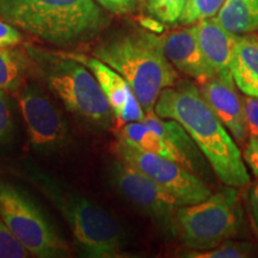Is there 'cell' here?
<instances>
[{
	"label": "cell",
	"instance_id": "6da1fadb",
	"mask_svg": "<svg viewBox=\"0 0 258 258\" xmlns=\"http://www.w3.org/2000/svg\"><path fill=\"white\" fill-rule=\"evenodd\" d=\"M154 112L161 118L177 121L188 132L225 185L238 189L250 184L239 147L195 84L183 82L164 89Z\"/></svg>",
	"mask_w": 258,
	"mask_h": 258
},
{
	"label": "cell",
	"instance_id": "7a4b0ae2",
	"mask_svg": "<svg viewBox=\"0 0 258 258\" xmlns=\"http://www.w3.org/2000/svg\"><path fill=\"white\" fill-rule=\"evenodd\" d=\"M0 19L62 48L92 40L109 22L95 0H0Z\"/></svg>",
	"mask_w": 258,
	"mask_h": 258
},
{
	"label": "cell",
	"instance_id": "3957f363",
	"mask_svg": "<svg viewBox=\"0 0 258 258\" xmlns=\"http://www.w3.org/2000/svg\"><path fill=\"white\" fill-rule=\"evenodd\" d=\"M92 54L127 80L146 114L154 112L160 92L176 85L179 79L156 32H118L97 44Z\"/></svg>",
	"mask_w": 258,
	"mask_h": 258
},
{
	"label": "cell",
	"instance_id": "277c9868",
	"mask_svg": "<svg viewBox=\"0 0 258 258\" xmlns=\"http://www.w3.org/2000/svg\"><path fill=\"white\" fill-rule=\"evenodd\" d=\"M23 175L40 190L69 224L80 250L88 257L114 258L123 256L124 234L120 224L109 212L85 196L61 184L38 167L24 166Z\"/></svg>",
	"mask_w": 258,
	"mask_h": 258
},
{
	"label": "cell",
	"instance_id": "5b68a950",
	"mask_svg": "<svg viewBox=\"0 0 258 258\" xmlns=\"http://www.w3.org/2000/svg\"><path fill=\"white\" fill-rule=\"evenodd\" d=\"M35 63V73L47 84L64 108L93 129L111 125L110 105L93 73L63 53L25 46Z\"/></svg>",
	"mask_w": 258,
	"mask_h": 258
},
{
	"label": "cell",
	"instance_id": "8992f818",
	"mask_svg": "<svg viewBox=\"0 0 258 258\" xmlns=\"http://www.w3.org/2000/svg\"><path fill=\"white\" fill-rule=\"evenodd\" d=\"M243 225L239 192L227 186L202 202L180 206L176 214L175 237L188 250H208L237 238Z\"/></svg>",
	"mask_w": 258,
	"mask_h": 258
},
{
	"label": "cell",
	"instance_id": "52a82bcc",
	"mask_svg": "<svg viewBox=\"0 0 258 258\" xmlns=\"http://www.w3.org/2000/svg\"><path fill=\"white\" fill-rule=\"evenodd\" d=\"M0 218L32 257L61 258L71 253L37 203L23 189L0 178Z\"/></svg>",
	"mask_w": 258,
	"mask_h": 258
},
{
	"label": "cell",
	"instance_id": "ba28073f",
	"mask_svg": "<svg viewBox=\"0 0 258 258\" xmlns=\"http://www.w3.org/2000/svg\"><path fill=\"white\" fill-rule=\"evenodd\" d=\"M110 179L127 201L164 233L175 237L176 214L180 205L166 189L120 158L111 165Z\"/></svg>",
	"mask_w": 258,
	"mask_h": 258
},
{
	"label": "cell",
	"instance_id": "9c48e42d",
	"mask_svg": "<svg viewBox=\"0 0 258 258\" xmlns=\"http://www.w3.org/2000/svg\"><path fill=\"white\" fill-rule=\"evenodd\" d=\"M115 152L120 159L166 189L180 206L202 202L212 194L198 175L176 161L140 150L122 139L116 143Z\"/></svg>",
	"mask_w": 258,
	"mask_h": 258
},
{
	"label": "cell",
	"instance_id": "30bf717a",
	"mask_svg": "<svg viewBox=\"0 0 258 258\" xmlns=\"http://www.w3.org/2000/svg\"><path fill=\"white\" fill-rule=\"evenodd\" d=\"M15 95L31 146L42 153H56L66 148L71 141L69 125L44 90L27 82Z\"/></svg>",
	"mask_w": 258,
	"mask_h": 258
},
{
	"label": "cell",
	"instance_id": "8fae6325",
	"mask_svg": "<svg viewBox=\"0 0 258 258\" xmlns=\"http://www.w3.org/2000/svg\"><path fill=\"white\" fill-rule=\"evenodd\" d=\"M63 54L83 63L93 73L110 105L112 116L117 122L118 128L131 122L144 120L146 112L134 95L131 85L120 73L95 56H86L78 53Z\"/></svg>",
	"mask_w": 258,
	"mask_h": 258
},
{
	"label": "cell",
	"instance_id": "7c38bea8",
	"mask_svg": "<svg viewBox=\"0 0 258 258\" xmlns=\"http://www.w3.org/2000/svg\"><path fill=\"white\" fill-rule=\"evenodd\" d=\"M237 89L230 71L213 76L201 84L200 91L234 140L244 143L249 133L245 123L243 99Z\"/></svg>",
	"mask_w": 258,
	"mask_h": 258
},
{
	"label": "cell",
	"instance_id": "4fadbf2b",
	"mask_svg": "<svg viewBox=\"0 0 258 258\" xmlns=\"http://www.w3.org/2000/svg\"><path fill=\"white\" fill-rule=\"evenodd\" d=\"M160 40L165 56L177 71L200 84L214 76L200 48L195 25L160 35Z\"/></svg>",
	"mask_w": 258,
	"mask_h": 258
},
{
	"label": "cell",
	"instance_id": "5bb4252c",
	"mask_svg": "<svg viewBox=\"0 0 258 258\" xmlns=\"http://www.w3.org/2000/svg\"><path fill=\"white\" fill-rule=\"evenodd\" d=\"M194 25L200 48L213 74L230 72L238 35L226 30L215 17L203 19Z\"/></svg>",
	"mask_w": 258,
	"mask_h": 258
},
{
	"label": "cell",
	"instance_id": "9a60e30c",
	"mask_svg": "<svg viewBox=\"0 0 258 258\" xmlns=\"http://www.w3.org/2000/svg\"><path fill=\"white\" fill-rule=\"evenodd\" d=\"M231 73L241 92L258 97V34L250 32L238 36Z\"/></svg>",
	"mask_w": 258,
	"mask_h": 258
},
{
	"label": "cell",
	"instance_id": "2e32d148",
	"mask_svg": "<svg viewBox=\"0 0 258 258\" xmlns=\"http://www.w3.org/2000/svg\"><path fill=\"white\" fill-rule=\"evenodd\" d=\"M145 124L148 125L151 129H153L156 133L161 135L164 139H166L169 143L175 146L183 157L185 158L186 164H188V169L192 173H200V164L203 165L202 159L203 154L194 140L190 138L188 132L180 125L178 122L175 120H167V118H161L156 115V112H147L145 114L144 120Z\"/></svg>",
	"mask_w": 258,
	"mask_h": 258
},
{
	"label": "cell",
	"instance_id": "e0dca14e",
	"mask_svg": "<svg viewBox=\"0 0 258 258\" xmlns=\"http://www.w3.org/2000/svg\"><path fill=\"white\" fill-rule=\"evenodd\" d=\"M118 139L127 141L128 144L146 151V152L157 154V156L167 158L176 163H179L188 169L185 158L172 144L169 143L153 129H151L144 122H131L120 128ZM189 170V169H188ZM190 171V170H189Z\"/></svg>",
	"mask_w": 258,
	"mask_h": 258
},
{
	"label": "cell",
	"instance_id": "ac0fdd59",
	"mask_svg": "<svg viewBox=\"0 0 258 258\" xmlns=\"http://www.w3.org/2000/svg\"><path fill=\"white\" fill-rule=\"evenodd\" d=\"M32 73L35 63L25 48H0V89L16 93Z\"/></svg>",
	"mask_w": 258,
	"mask_h": 258
},
{
	"label": "cell",
	"instance_id": "d6986e66",
	"mask_svg": "<svg viewBox=\"0 0 258 258\" xmlns=\"http://www.w3.org/2000/svg\"><path fill=\"white\" fill-rule=\"evenodd\" d=\"M218 22L232 34L245 35L258 30V0H225Z\"/></svg>",
	"mask_w": 258,
	"mask_h": 258
},
{
	"label": "cell",
	"instance_id": "ffe728a7",
	"mask_svg": "<svg viewBox=\"0 0 258 258\" xmlns=\"http://www.w3.org/2000/svg\"><path fill=\"white\" fill-rule=\"evenodd\" d=\"M254 252L256 250L252 244L228 239L208 250H186L182 256L189 258H245L253 256Z\"/></svg>",
	"mask_w": 258,
	"mask_h": 258
},
{
	"label": "cell",
	"instance_id": "44dd1931",
	"mask_svg": "<svg viewBox=\"0 0 258 258\" xmlns=\"http://www.w3.org/2000/svg\"><path fill=\"white\" fill-rule=\"evenodd\" d=\"M224 2L225 0H188L179 23L191 25L203 19L215 17Z\"/></svg>",
	"mask_w": 258,
	"mask_h": 258
},
{
	"label": "cell",
	"instance_id": "7402d4cb",
	"mask_svg": "<svg viewBox=\"0 0 258 258\" xmlns=\"http://www.w3.org/2000/svg\"><path fill=\"white\" fill-rule=\"evenodd\" d=\"M188 0H148L147 11L160 23H179Z\"/></svg>",
	"mask_w": 258,
	"mask_h": 258
},
{
	"label": "cell",
	"instance_id": "603a6c76",
	"mask_svg": "<svg viewBox=\"0 0 258 258\" xmlns=\"http://www.w3.org/2000/svg\"><path fill=\"white\" fill-rule=\"evenodd\" d=\"M30 257L28 250L16 239L11 231L6 227L0 218V258H27Z\"/></svg>",
	"mask_w": 258,
	"mask_h": 258
},
{
	"label": "cell",
	"instance_id": "cb8c5ba5",
	"mask_svg": "<svg viewBox=\"0 0 258 258\" xmlns=\"http://www.w3.org/2000/svg\"><path fill=\"white\" fill-rule=\"evenodd\" d=\"M14 132V117L4 90L0 89V145L5 144Z\"/></svg>",
	"mask_w": 258,
	"mask_h": 258
},
{
	"label": "cell",
	"instance_id": "d4e9b609",
	"mask_svg": "<svg viewBox=\"0 0 258 258\" xmlns=\"http://www.w3.org/2000/svg\"><path fill=\"white\" fill-rule=\"evenodd\" d=\"M243 108L247 133L250 137L258 135V97L245 95Z\"/></svg>",
	"mask_w": 258,
	"mask_h": 258
},
{
	"label": "cell",
	"instance_id": "484cf974",
	"mask_svg": "<svg viewBox=\"0 0 258 258\" xmlns=\"http://www.w3.org/2000/svg\"><path fill=\"white\" fill-rule=\"evenodd\" d=\"M23 42V35L14 25L0 19V48L16 47Z\"/></svg>",
	"mask_w": 258,
	"mask_h": 258
},
{
	"label": "cell",
	"instance_id": "4316f807",
	"mask_svg": "<svg viewBox=\"0 0 258 258\" xmlns=\"http://www.w3.org/2000/svg\"><path fill=\"white\" fill-rule=\"evenodd\" d=\"M95 2L111 14L124 16L135 11L138 0H95Z\"/></svg>",
	"mask_w": 258,
	"mask_h": 258
},
{
	"label": "cell",
	"instance_id": "83f0119b",
	"mask_svg": "<svg viewBox=\"0 0 258 258\" xmlns=\"http://www.w3.org/2000/svg\"><path fill=\"white\" fill-rule=\"evenodd\" d=\"M243 158L253 175L258 178V135L249 138V143L245 147Z\"/></svg>",
	"mask_w": 258,
	"mask_h": 258
},
{
	"label": "cell",
	"instance_id": "f1b7e54d",
	"mask_svg": "<svg viewBox=\"0 0 258 258\" xmlns=\"http://www.w3.org/2000/svg\"><path fill=\"white\" fill-rule=\"evenodd\" d=\"M249 202H250V213L251 220H252L253 228L256 231L258 237V182L254 183L249 194Z\"/></svg>",
	"mask_w": 258,
	"mask_h": 258
},
{
	"label": "cell",
	"instance_id": "f546056e",
	"mask_svg": "<svg viewBox=\"0 0 258 258\" xmlns=\"http://www.w3.org/2000/svg\"><path fill=\"white\" fill-rule=\"evenodd\" d=\"M140 2H144V0H140Z\"/></svg>",
	"mask_w": 258,
	"mask_h": 258
}]
</instances>
